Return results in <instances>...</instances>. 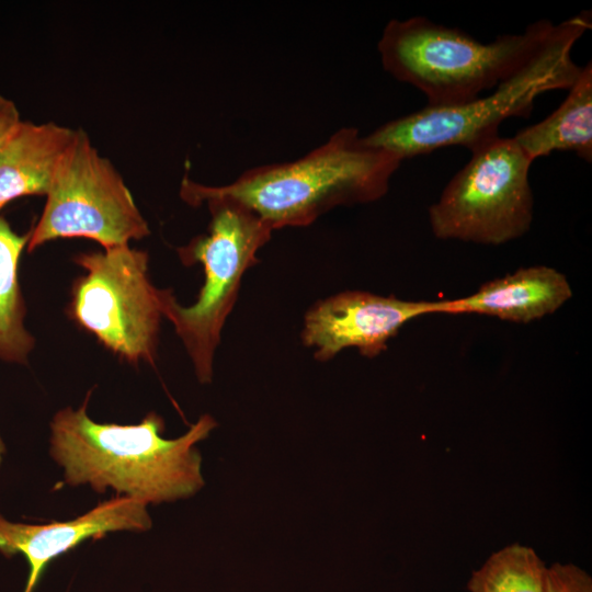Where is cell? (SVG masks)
I'll use <instances>...</instances> for the list:
<instances>
[{
  "mask_svg": "<svg viewBox=\"0 0 592 592\" xmlns=\"http://www.w3.org/2000/svg\"><path fill=\"white\" fill-rule=\"evenodd\" d=\"M89 396L78 409L58 411L50 423V454L64 468L67 483L112 488L139 501L185 499L204 486L196 444L216 428L203 414L181 436H162L164 421L149 412L138 424L98 423L87 413Z\"/></svg>",
  "mask_w": 592,
  "mask_h": 592,
  "instance_id": "cell-1",
  "label": "cell"
},
{
  "mask_svg": "<svg viewBox=\"0 0 592 592\" xmlns=\"http://www.w3.org/2000/svg\"><path fill=\"white\" fill-rule=\"evenodd\" d=\"M400 163L391 152L368 145L357 128L342 127L294 161L254 167L225 185L184 177L180 196L191 206L216 197L236 201L273 230L305 227L334 207L382 198Z\"/></svg>",
  "mask_w": 592,
  "mask_h": 592,
  "instance_id": "cell-2",
  "label": "cell"
},
{
  "mask_svg": "<svg viewBox=\"0 0 592 592\" xmlns=\"http://www.w3.org/2000/svg\"><path fill=\"white\" fill-rule=\"evenodd\" d=\"M591 26V13L581 12L554 24L548 36L492 92L449 106H430L391 119L363 136L364 140L401 161L434 150L476 144L499 135L502 122L527 117L540 94L569 90L582 67L571 57L576 42Z\"/></svg>",
  "mask_w": 592,
  "mask_h": 592,
  "instance_id": "cell-3",
  "label": "cell"
},
{
  "mask_svg": "<svg viewBox=\"0 0 592 592\" xmlns=\"http://www.w3.org/2000/svg\"><path fill=\"white\" fill-rule=\"evenodd\" d=\"M537 21L521 34H505L485 44L466 32L424 16L389 21L377 48L384 69L413 86L430 106L475 100L513 72L554 27Z\"/></svg>",
  "mask_w": 592,
  "mask_h": 592,
  "instance_id": "cell-4",
  "label": "cell"
},
{
  "mask_svg": "<svg viewBox=\"0 0 592 592\" xmlns=\"http://www.w3.org/2000/svg\"><path fill=\"white\" fill-rule=\"evenodd\" d=\"M210 221L205 234L178 250L186 265L201 263L204 283L190 306L178 303L172 289L162 294V314L174 327L200 383L212 382L213 364L225 322L230 315L244 273L258 263V251L273 229L255 213L229 198L205 202Z\"/></svg>",
  "mask_w": 592,
  "mask_h": 592,
  "instance_id": "cell-5",
  "label": "cell"
},
{
  "mask_svg": "<svg viewBox=\"0 0 592 592\" xmlns=\"http://www.w3.org/2000/svg\"><path fill=\"white\" fill-rule=\"evenodd\" d=\"M469 150V161L429 208L433 235L489 246L522 237L533 221V160L513 137L497 135Z\"/></svg>",
  "mask_w": 592,
  "mask_h": 592,
  "instance_id": "cell-6",
  "label": "cell"
},
{
  "mask_svg": "<svg viewBox=\"0 0 592 592\" xmlns=\"http://www.w3.org/2000/svg\"><path fill=\"white\" fill-rule=\"evenodd\" d=\"M75 262L84 273L72 284L71 319L129 363L152 364L163 289L149 278L148 253L127 244L80 253Z\"/></svg>",
  "mask_w": 592,
  "mask_h": 592,
  "instance_id": "cell-7",
  "label": "cell"
},
{
  "mask_svg": "<svg viewBox=\"0 0 592 592\" xmlns=\"http://www.w3.org/2000/svg\"><path fill=\"white\" fill-rule=\"evenodd\" d=\"M150 229L122 175L77 128L30 231L27 250L61 238H87L103 249L127 246Z\"/></svg>",
  "mask_w": 592,
  "mask_h": 592,
  "instance_id": "cell-8",
  "label": "cell"
},
{
  "mask_svg": "<svg viewBox=\"0 0 592 592\" xmlns=\"http://www.w3.org/2000/svg\"><path fill=\"white\" fill-rule=\"evenodd\" d=\"M442 314V300H403L364 291H346L314 304L304 317L303 343L325 362L355 348L375 357L408 321Z\"/></svg>",
  "mask_w": 592,
  "mask_h": 592,
  "instance_id": "cell-9",
  "label": "cell"
},
{
  "mask_svg": "<svg viewBox=\"0 0 592 592\" xmlns=\"http://www.w3.org/2000/svg\"><path fill=\"white\" fill-rule=\"evenodd\" d=\"M147 504L127 496L102 502L88 513L67 522L45 525L13 523L0 515V551L7 557L22 554L30 572L24 592H33L46 565L88 538L115 531H147L151 527Z\"/></svg>",
  "mask_w": 592,
  "mask_h": 592,
  "instance_id": "cell-10",
  "label": "cell"
},
{
  "mask_svg": "<svg viewBox=\"0 0 592 592\" xmlns=\"http://www.w3.org/2000/svg\"><path fill=\"white\" fill-rule=\"evenodd\" d=\"M571 297L572 288L561 272L534 265L491 280L468 296L442 300V314H477L528 323L554 314Z\"/></svg>",
  "mask_w": 592,
  "mask_h": 592,
  "instance_id": "cell-11",
  "label": "cell"
},
{
  "mask_svg": "<svg viewBox=\"0 0 592 592\" xmlns=\"http://www.w3.org/2000/svg\"><path fill=\"white\" fill-rule=\"evenodd\" d=\"M76 134L53 122L21 121L0 147V213L19 197L46 196Z\"/></svg>",
  "mask_w": 592,
  "mask_h": 592,
  "instance_id": "cell-12",
  "label": "cell"
},
{
  "mask_svg": "<svg viewBox=\"0 0 592 592\" xmlns=\"http://www.w3.org/2000/svg\"><path fill=\"white\" fill-rule=\"evenodd\" d=\"M534 161L554 151H573L592 160V66L582 67L563 102L543 121L514 137Z\"/></svg>",
  "mask_w": 592,
  "mask_h": 592,
  "instance_id": "cell-13",
  "label": "cell"
},
{
  "mask_svg": "<svg viewBox=\"0 0 592 592\" xmlns=\"http://www.w3.org/2000/svg\"><path fill=\"white\" fill-rule=\"evenodd\" d=\"M30 232L19 235L0 215V360L26 363L35 340L24 325L25 303L19 283V262Z\"/></svg>",
  "mask_w": 592,
  "mask_h": 592,
  "instance_id": "cell-14",
  "label": "cell"
},
{
  "mask_svg": "<svg viewBox=\"0 0 592 592\" xmlns=\"http://www.w3.org/2000/svg\"><path fill=\"white\" fill-rule=\"evenodd\" d=\"M545 562L530 546L519 543L492 553L473 571L469 592H544Z\"/></svg>",
  "mask_w": 592,
  "mask_h": 592,
  "instance_id": "cell-15",
  "label": "cell"
},
{
  "mask_svg": "<svg viewBox=\"0 0 592 592\" xmlns=\"http://www.w3.org/2000/svg\"><path fill=\"white\" fill-rule=\"evenodd\" d=\"M544 592H592V579L574 563L555 562L546 568Z\"/></svg>",
  "mask_w": 592,
  "mask_h": 592,
  "instance_id": "cell-16",
  "label": "cell"
},
{
  "mask_svg": "<svg viewBox=\"0 0 592 592\" xmlns=\"http://www.w3.org/2000/svg\"><path fill=\"white\" fill-rule=\"evenodd\" d=\"M21 121L15 103L0 94V147L12 135Z\"/></svg>",
  "mask_w": 592,
  "mask_h": 592,
  "instance_id": "cell-17",
  "label": "cell"
},
{
  "mask_svg": "<svg viewBox=\"0 0 592 592\" xmlns=\"http://www.w3.org/2000/svg\"><path fill=\"white\" fill-rule=\"evenodd\" d=\"M5 452V447H4V444L0 437V464H1V460H2V455L3 453Z\"/></svg>",
  "mask_w": 592,
  "mask_h": 592,
  "instance_id": "cell-18",
  "label": "cell"
}]
</instances>
